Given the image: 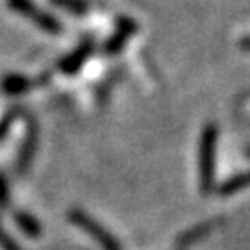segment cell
<instances>
[{
  "instance_id": "8",
  "label": "cell",
  "mask_w": 250,
  "mask_h": 250,
  "mask_svg": "<svg viewBox=\"0 0 250 250\" xmlns=\"http://www.w3.org/2000/svg\"><path fill=\"white\" fill-rule=\"evenodd\" d=\"M54 6H58V8L62 9H67V11H71L74 15H83V13H87V2L85 0H50Z\"/></svg>"
},
{
  "instance_id": "1",
  "label": "cell",
  "mask_w": 250,
  "mask_h": 250,
  "mask_svg": "<svg viewBox=\"0 0 250 250\" xmlns=\"http://www.w3.org/2000/svg\"><path fill=\"white\" fill-rule=\"evenodd\" d=\"M217 135L219 130L213 123L206 126L200 135L198 167H200V191L209 195L215 189V161H217Z\"/></svg>"
},
{
  "instance_id": "9",
  "label": "cell",
  "mask_w": 250,
  "mask_h": 250,
  "mask_svg": "<svg viewBox=\"0 0 250 250\" xmlns=\"http://www.w3.org/2000/svg\"><path fill=\"white\" fill-rule=\"evenodd\" d=\"M30 85V82L26 78H17V76H13V78H8V80L4 82V91H8L11 95H17L21 91H24Z\"/></svg>"
},
{
  "instance_id": "3",
  "label": "cell",
  "mask_w": 250,
  "mask_h": 250,
  "mask_svg": "<svg viewBox=\"0 0 250 250\" xmlns=\"http://www.w3.org/2000/svg\"><path fill=\"white\" fill-rule=\"evenodd\" d=\"M69 219H71V223L78 224L83 232L89 233L91 237H95L104 250H121V247H119V243H117L115 237H113L111 233H107L99 223H95L89 215H85L83 211H76V209H74V211H71Z\"/></svg>"
},
{
  "instance_id": "5",
  "label": "cell",
  "mask_w": 250,
  "mask_h": 250,
  "mask_svg": "<svg viewBox=\"0 0 250 250\" xmlns=\"http://www.w3.org/2000/svg\"><path fill=\"white\" fill-rule=\"evenodd\" d=\"M215 226H217V221H206V223L197 224V226H193L188 232L180 233L178 239H176V245H178L180 249H188L191 245H195V243L202 241L204 237H208L215 230Z\"/></svg>"
},
{
  "instance_id": "2",
  "label": "cell",
  "mask_w": 250,
  "mask_h": 250,
  "mask_svg": "<svg viewBox=\"0 0 250 250\" xmlns=\"http://www.w3.org/2000/svg\"><path fill=\"white\" fill-rule=\"evenodd\" d=\"M8 6L15 13L22 15V17H28L32 22H36L37 26L41 30H45V32H50V34H60L62 32V22L54 15L37 8L32 0H8Z\"/></svg>"
},
{
  "instance_id": "10",
  "label": "cell",
  "mask_w": 250,
  "mask_h": 250,
  "mask_svg": "<svg viewBox=\"0 0 250 250\" xmlns=\"http://www.w3.org/2000/svg\"><path fill=\"white\" fill-rule=\"evenodd\" d=\"M17 221L21 223V226H22L30 235H39V226H37V223L34 221V219H30L28 215L21 213V215H17Z\"/></svg>"
},
{
  "instance_id": "11",
  "label": "cell",
  "mask_w": 250,
  "mask_h": 250,
  "mask_svg": "<svg viewBox=\"0 0 250 250\" xmlns=\"http://www.w3.org/2000/svg\"><path fill=\"white\" fill-rule=\"evenodd\" d=\"M245 154H247V158H250V146H247V148H245Z\"/></svg>"
},
{
  "instance_id": "7",
  "label": "cell",
  "mask_w": 250,
  "mask_h": 250,
  "mask_svg": "<svg viewBox=\"0 0 250 250\" xmlns=\"http://www.w3.org/2000/svg\"><path fill=\"white\" fill-rule=\"evenodd\" d=\"M249 188H250V170H247V172H239V174L232 176L230 180L223 182L219 186V195L230 197V195H235V193H239V191Z\"/></svg>"
},
{
  "instance_id": "6",
  "label": "cell",
  "mask_w": 250,
  "mask_h": 250,
  "mask_svg": "<svg viewBox=\"0 0 250 250\" xmlns=\"http://www.w3.org/2000/svg\"><path fill=\"white\" fill-rule=\"evenodd\" d=\"M93 52V41L91 39H85V41H82V45L71 54V56H67L62 63H60V69L65 72H74L80 69V65L85 60H87V56Z\"/></svg>"
},
{
  "instance_id": "4",
  "label": "cell",
  "mask_w": 250,
  "mask_h": 250,
  "mask_svg": "<svg viewBox=\"0 0 250 250\" xmlns=\"http://www.w3.org/2000/svg\"><path fill=\"white\" fill-rule=\"evenodd\" d=\"M135 32H137V22H135L134 19L119 17L115 32H113V36L107 39L106 46H104V52L109 54V56L119 54L125 48V45L128 43V39L134 36Z\"/></svg>"
}]
</instances>
